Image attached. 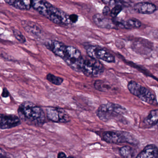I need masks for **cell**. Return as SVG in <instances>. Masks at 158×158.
<instances>
[{
	"mask_svg": "<svg viewBox=\"0 0 158 158\" xmlns=\"http://www.w3.org/2000/svg\"><path fill=\"white\" fill-rule=\"evenodd\" d=\"M32 7L55 24L64 26L71 24L68 14L54 6L46 0H33Z\"/></svg>",
	"mask_w": 158,
	"mask_h": 158,
	"instance_id": "cell-1",
	"label": "cell"
},
{
	"mask_svg": "<svg viewBox=\"0 0 158 158\" xmlns=\"http://www.w3.org/2000/svg\"><path fill=\"white\" fill-rule=\"evenodd\" d=\"M18 113L21 119L29 124L41 125L45 122V113L42 108L29 101L22 103Z\"/></svg>",
	"mask_w": 158,
	"mask_h": 158,
	"instance_id": "cell-2",
	"label": "cell"
},
{
	"mask_svg": "<svg viewBox=\"0 0 158 158\" xmlns=\"http://www.w3.org/2000/svg\"><path fill=\"white\" fill-rule=\"evenodd\" d=\"M126 112L127 110L123 106L109 102L100 105L97 110L96 114L100 120L106 122Z\"/></svg>",
	"mask_w": 158,
	"mask_h": 158,
	"instance_id": "cell-3",
	"label": "cell"
},
{
	"mask_svg": "<svg viewBox=\"0 0 158 158\" xmlns=\"http://www.w3.org/2000/svg\"><path fill=\"white\" fill-rule=\"evenodd\" d=\"M127 87L132 94L137 97L143 102L149 105L158 104L156 94L148 88L133 81L128 83Z\"/></svg>",
	"mask_w": 158,
	"mask_h": 158,
	"instance_id": "cell-4",
	"label": "cell"
},
{
	"mask_svg": "<svg viewBox=\"0 0 158 158\" xmlns=\"http://www.w3.org/2000/svg\"><path fill=\"white\" fill-rule=\"evenodd\" d=\"M104 71L105 68L99 60L89 56L84 58L81 72L85 76L98 77H100Z\"/></svg>",
	"mask_w": 158,
	"mask_h": 158,
	"instance_id": "cell-5",
	"label": "cell"
},
{
	"mask_svg": "<svg viewBox=\"0 0 158 158\" xmlns=\"http://www.w3.org/2000/svg\"><path fill=\"white\" fill-rule=\"evenodd\" d=\"M103 139L110 144H120L128 143L135 144L136 140L130 133L122 131H108L103 135Z\"/></svg>",
	"mask_w": 158,
	"mask_h": 158,
	"instance_id": "cell-6",
	"label": "cell"
},
{
	"mask_svg": "<svg viewBox=\"0 0 158 158\" xmlns=\"http://www.w3.org/2000/svg\"><path fill=\"white\" fill-rule=\"evenodd\" d=\"M84 57L78 49L73 46H67L65 57L63 60L74 71L81 72Z\"/></svg>",
	"mask_w": 158,
	"mask_h": 158,
	"instance_id": "cell-7",
	"label": "cell"
},
{
	"mask_svg": "<svg viewBox=\"0 0 158 158\" xmlns=\"http://www.w3.org/2000/svg\"><path fill=\"white\" fill-rule=\"evenodd\" d=\"M86 53L89 57L108 63L115 62V57L107 50L98 45H87L85 47Z\"/></svg>",
	"mask_w": 158,
	"mask_h": 158,
	"instance_id": "cell-8",
	"label": "cell"
},
{
	"mask_svg": "<svg viewBox=\"0 0 158 158\" xmlns=\"http://www.w3.org/2000/svg\"><path fill=\"white\" fill-rule=\"evenodd\" d=\"M46 112L48 119L53 122L66 123L70 121L69 115L64 109L57 107H48Z\"/></svg>",
	"mask_w": 158,
	"mask_h": 158,
	"instance_id": "cell-9",
	"label": "cell"
},
{
	"mask_svg": "<svg viewBox=\"0 0 158 158\" xmlns=\"http://www.w3.org/2000/svg\"><path fill=\"white\" fill-rule=\"evenodd\" d=\"M45 45L47 49L56 56L63 59L65 57L67 51V46L63 43L55 40H51L46 42Z\"/></svg>",
	"mask_w": 158,
	"mask_h": 158,
	"instance_id": "cell-10",
	"label": "cell"
},
{
	"mask_svg": "<svg viewBox=\"0 0 158 158\" xmlns=\"http://www.w3.org/2000/svg\"><path fill=\"white\" fill-rule=\"evenodd\" d=\"M21 123L19 118L15 115L0 114V130L11 129Z\"/></svg>",
	"mask_w": 158,
	"mask_h": 158,
	"instance_id": "cell-11",
	"label": "cell"
},
{
	"mask_svg": "<svg viewBox=\"0 0 158 158\" xmlns=\"http://www.w3.org/2000/svg\"><path fill=\"white\" fill-rule=\"evenodd\" d=\"M94 23L97 27L102 28L117 29L112 19L108 18L103 14H98L93 16Z\"/></svg>",
	"mask_w": 158,
	"mask_h": 158,
	"instance_id": "cell-12",
	"label": "cell"
},
{
	"mask_svg": "<svg viewBox=\"0 0 158 158\" xmlns=\"http://www.w3.org/2000/svg\"><path fill=\"white\" fill-rule=\"evenodd\" d=\"M135 12L143 15H150L156 12V6L154 4L148 2H143L136 3L134 6Z\"/></svg>",
	"mask_w": 158,
	"mask_h": 158,
	"instance_id": "cell-13",
	"label": "cell"
},
{
	"mask_svg": "<svg viewBox=\"0 0 158 158\" xmlns=\"http://www.w3.org/2000/svg\"><path fill=\"white\" fill-rule=\"evenodd\" d=\"M9 5L20 10H28L32 7L33 0H4Z\"/></svg>",
	"mask_w": 158,
	"mask_h": 158,
	"instance_id": "cell-14",
	"label": "cell"
},
{
	"mask_svg": "<svg viewBox=\"0 0 158 158\" xmlns=\"http://www.w3.org/2000/svg\"><path fill=\"white\" fill-rule=\"evenodd\" d=\"M136 158H158V148L155 145H148L138 154Z\"/></svg>",
	"mask_w": 158,
	"mask_h": 158,
	"instance_id": "cell-15",
	"label": "cell"
},
{
	"mask_svg": "<svg viewBox=\"0 0 158 158\" xmlns=\"http://www.w3.org/2000/svg\"><path fill=\"white\" fill-rule=\"evenodd\" d=\"M22 25L25 30L32 35H38L41 32L40 28L33 22L31 21H23Z\"/></svg>",
	"mask_w": 158,
	"mask_h": 158,
	"instance_id": "cell-16",
	"label": "cell"
},
{
	"mask_svg": "<svg viewBox=\"0 0 158 158\" xmlns=\"http://www.w3.org/2000/svg\"><path fill=\"white\" fill-rule=\"evenodd\" d=\"M143 122L146 125L149 126H154L158 123V110H151Z\"/></svg>",
	"mask_w": 158,
	"mask_h": 158,
	"instance_id": "cell-17",
	"label": "cell"
},
{
	"mask_svg": "<svg viewBox=\"0 0 158 158\" xmlns=\"http://www.w3.org/2000/svg\"><path fill=\"white\" fill-rule=\"evenodd\" d=\"M95 89L101 92H109L110 91L111 86L108 82L102 80H96L94 84Z\"/></svg>",
	"mask_w": 158,
	"mask_h": 158,
	"instance_id": "cell-18",
	"label": "cell"
},
{
	"mask_svg": "<svg viewBox=\"0 0 158 158\" xmlns=\"http://www.w3.org/2000/svg\"><path fill=\"white\" fill-rule=\"evenodd\" d=\"M106 6L113 7L117 5L128 6L130 5V0H101Z\"/></svg>",
	"mask_w": 158,
	"mask_h": 158,
	"instance_id": "cell-19",
	"label": "cell"
},
{
	"mask_svg": "<svg viewBox=\"0 0 158 158\" xmlns=\"http://www.w3.org/2000/svg\"><path fill=\"white\" fill-rule=\"evenodd\" d=\"M142 26V23L140 20L135 18H131L127 20H124V27L126 29L138 28Z\"/></svg>",
	"mask_w": 158,
	"mask_h": 158,
	"instance_id": "cell-20",
	"label": "cell"
},
{
	"mask_svg": "<svg viewBox=\"0 0 158 158\" xmlns=\"http://www.w3.org/2000/svg\"><path fill=\"white\" fill-rule=\"evenodd\" d=\"M46 80L51 83L56 85H60L64 82V79L49 73L46 76Z\"/></svg>",
	"mask_w": 158,
	"mask_h": 158,
	"instance_id": "cell-21",
	"label": "cell"
},
{
	"mask_svg": "<svg viewBox=\"0 0 158 158\" xmlns=\"http://www.w3.org/2000/svg\"><path fill=\"white\" fill-rule=\"evenodd\" d=\"M119 153L123 158H131L133 155L132 149L128 146H125L120 148Z\"/></svg>",
	"mask_w": 158,
	"mask_h": 158,
	"instance_id": "cell-22",
	"label": "cell"
},
{
	"mask_svg": "<svg viewBox=\"0 0 158 158\" xmlns=\"http://www.w3.org/2000/svg\"><path fill=\"white\" fill-rule=\"evenodd\" d=\"M13 32L15 38L19 43L24 44L26 42V38L19 31L15 29H13Z\"/></svg>",
	"mask_w": 158,
	"mask_h": 158,
	"instance_id": "cell-23",
	"label": "cell"
},
{
	"mask_svg": "<svg viewBox=\"0 0 158 158\" xmlns=\"http://www.w3.org/2000/svg\"><path fill=\"white\" fill-rule=\"evenodd\" d=\"M123 6L121 5H117L112 7V9L110 10V15L112 18H116L118 15L122 11Z\"/></svg>",
	"mask_w": 158,
	"mask_h": 158,
	"instance_id": "cell-24",
	"label": "cell"
},
{
	"mask_svg": "<svg viewBox=\"0 0 158 158\" xmlns=\"http://www.w3.org/2000/svg\"><path fill=\"white\" fill-rule=\"evenodd\" d=\"M69 19L71 24L76 23L78 20V16L76 14L69 15Z\"/></svg>",
	"mask_w": 158,
	"mask_h": 158,
	"instance_id": "cell-25",
	"label": "cell"
},
{
	"mask_svg": "<svg viewBox=\"0 0 158 158\" xmlns=\"http://www.w3.org/2000/svg\"><path fill=\"white\" fill-rule=\"evenodd\" d=\"M110 7L106 6H105L104 8H103V11H102V14H103L104 15L107 16L108 15L110 14Z\"/></svg>",
	"mask_w": 158,
	"mask_h": 158,
	"instance_id": "cell-26",
	"label": "cell"
},
{
	"mask_svg": "<svg viewBox=\"0 0 158 158\" xmlns=\"http://www.w3.org/2000/svg\"><path fill=\"white\" fill-rule=\"evenodd\" d=\"M9 93L6 88H4L2 92V96L3 98H7L9 96Z\"/></svg>",
	"mask_w": 158,
	"mask_h": 158,
	"instance_id": "cell-27",
	"label": "cell"
},
{
	"mask_svg": "<svg viewBox=\"0 0 158 158\" xmlns=\"http://www.w3.org/2000/svg\"><path fill=\"white\" fill-rule=\"evenodd\" d=\"M57 158H67V156L65 153L61 151L58 153V155H57Z\"/></svg>",
	"mask_w": 158,
	"mask_h": 158,
	"instance_id": "cell-28",
	"label": "cell"
},
{
	"mask_svg": "<svg viewBox=\"0 0 158 158\" xmlns=\"http://www.w3.org/2000/svg\"><path fill=\"white\" fill-rule=\"evenodd\" d=\"M0 158H6V153L1 148H0Z\"/></svg>",
	"mask_w": 158,
	"mask_h": 158,
	"instance_id": "cell-29",
	"label": "cell"
},
{
	"mask_svg": "<svg viewBox=\"0 0 158 158\" xmlns=\"http://www.w3.org/2000/svg\"><path fill=\"white\" fill-rule=\"evenodd\" d=\"M67 158H75L74 157L71 156H69L68 157H67Z\"/></svg>",
	"mask_w": 158,
	"mask_h": 158,
	"instance_id": "cell-30",
	"label": "cell"
}]
</instances>
